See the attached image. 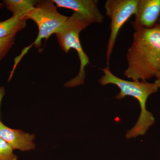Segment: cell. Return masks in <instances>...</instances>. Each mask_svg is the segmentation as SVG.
I'll return each instance as SVG.
<instances>
[{"instance_id": "cell-5", "label": "cell", "mask_w": 160, "mask_h": 160, "mask_svg": "<svg viewBox=\"0 0 160 160\" xmlns=\"http://www.w3.org/2000/svg\"><path fill=\"white\" fill-rule=\"evenodd\" d=\"M138 0H107L105 5L106 14L110 19V34L106 50L107 66L119 31L132 16L135 14Z\"/></svg>"}, {"instance_id": "cell-2", "label": "cell", "mask_w": 160, "mask_h": 160, "mask_svg": "<svg viewBox=\"0 0 160 160\" xmlns=\"http://www.w3.org/2000/svg\"><path fill=\"white\" fill-rule=\"evenodd\" d=\"M101 70L104 72V75L98 80L100 85L114 84L119 88V93L115 97L116 99H122L128 96L136 99L139 103L141 109L139 117L134 127L127 131L126 138H136L145 134L155 123L153 115L146 109V102L149 96L157 92L158 86L155 83L148 82L146 81H129L120 78L112 74L109 66Z\"/></svg>"}, {"instance_id": "cell-15", "label": "cell", "mask_w": 160, "mask_h": 160, "mask_svg": "<svg viewBox=\"0 0 160 160\" xmlns=\"http://www.w3.org/2000/svg\"><path fill=\"white\" fill-rule=\"evenodd\" d=\"M157 24H158V25H159V26H160V16L158 20Z\"/></svg>"}, {"instance_id": "cell-10", "label": "cell", "mask_w": 160, "mask_h": 160, "mask_svg": "<svg viewBox=\"0 0 160 160\" xmlns=\"http://www.w3.org/2000/svg\"><path fill=\"white\" fill-rule=\"evenodd\" d=\"M26 21L25 18L12 15L8 19L0 22V38L16 34L22 30L26 26Z\"/></svg>"}, {"instance_id": "cell-14", "label": "cell", "mask_w": 160, "mask_h": 160, "mask_svg": "<svg viewBox=\"0 0 160 160\" xmlns=\"http://www.w3.org/2000/svg\"><path fill=\"white\" fill-rule=\"evenodd\" d=\"M156 80L154 83L156 84L158 88H160V74L156 77Z\"/></svg>"}, {"instance_id": "cell-7", "label": "cell", "mask_w": 160, "mask_h": 160, "mask_svg": "<svg viewBox=\"0 0 160 160\" xmlns=\"http://www.w3.org/2000/svg\"><path fill=\"white\" fill-rule=\"evenodd\" d=\"M132 27L152 29L157 25L160 16V0H138Z\"/></svg>"}, {"instance_id": "cell-4", "label": "cell", "mask_w": 160, "mask_h": 160, "mask_svg": "<svg viewBox=\"0 0 160 160\" xmlns=\"http://www.w3.org/2000/svg\"><path fill=\"white\" fill-rule=\"evenodd\" d=\"M69 17L61 14L52 0L38 1L34 9L26 15V20H32L37 25L38 34L33 45L42 46V40L47 39L59 31Z\"/></svg>"}, {"instance_id": "cell-3", "label": "cell", "mask_w": 160, "mask_h": 160, "mask_svg": "<svg viewBox=\"0 0 160 160\" xmlns=\"http://www.w3.org/2000/svg\"><path fill=\"white\" fill-rule=\"evenodd\" d=\"M91 25L86 19L77 12H74L62 28L56 33L57 38L61 49L68 53L72 49L77 52L79 58L80 66L78 75L64 84L68 88H72L82 85L86 78L85 67L89 63V58L84 51L80 43V32Z\"/></svg>"}, {"instance_id": "cell-9", "label": "cell", "mask_w": 160, "mask_h": 160, "mask_svg": "<svg viewBox=\"0 0 160 160\" xmlns=\"http://www.w3.org/2000/svg\"><path fill=\"white\" fill-rule=\"evenodd\" d=\"M38 2L36 0H5L3 3L12 12V15L26 18V15L34 9Z\"/></svg>"}, {"instance_id": "cell-8", "label": "cell", "mask_w": 160, "mask_h": 160, "mask_svg": "<svg viewBox=\"0 0 160 160\" xmlns=\"http://www.w3.org/2000/svg\"><path fill=\"white\" fill-rule=\"evenodd\" d=\"M0 138L11 146L13 150L22 152L34 150V134L26 133L21 129H13L6 126L0 121Z\"/></svg>"}, {"instance_id": "cell-11", "label": "cell", "mask_w": 160, "mask_h": 160, "mask_svg": "<svg viewBox=\"0 0 160 160\" xmlns=\"http://www.w3.org/2000/svg\"><path fill=\"white\" fill-rule=\"evenodd\" d=\"M6 141L0 138V160H18V157Z\"/></svg>"}, {"instance_id": "cell-13", "label": "cell", "mask_w": 160, "mask_h": 160, "mask_svg": "<svg viewBox=\"0 0 160 160\" xmlns=\"http://www.w3.org/2000/svg\"><path fill=\"white\" fill-rule=\"evenodd\" d=\"M5 94H6V91H5V89L4 86H0V107H1L2 100Z\"/></svg>"}, {"instance_id": "cell-6", "label": "cell", "mask_w": 160, "mask_h": 160, "mask_svg": "<svg viewBox=\"0 0 160 160\" xmlns=\"http://www.w3.org/2000/svg\"><path fill=\"white\" fill-rule=\"evenodd\" d=\"M57 7L73 10L91 24L102 22L104 17L99 9L97 0H52Z\"/></svg>"}, {"instance_id": "cell-12", "label": "cell", "mask_w": 160, "mask_h": 160, "mask_svg": "<svg viewBox=\"0 0 160 160\" xmlns=\"http://www.w3.org/2000/svg\"><path fill=\"white\" fill-rule=\"evenodd\" d=\"M16 34L0 38V61L5 57L15 44Z\"/></svg>"}, {"instance_id": "cell-1", "label": "cell", "mask_w": 160, "mask_h": 160, "mask_svg": "<svg viewBox=\"0 0 160 160\" xmlns=\"http://www.w3.org/2000/svg\"><path fill=\"white\" fill-rule=\"evenodd\" d=\"M133 38L124 75L132 81H146L160 74V26L136 29Z\"/></svg>"}]
</instances>
